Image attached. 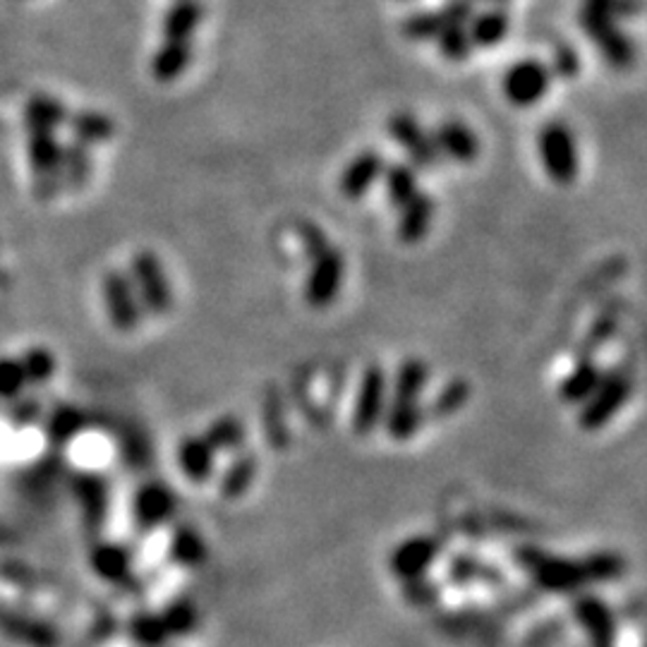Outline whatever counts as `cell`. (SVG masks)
<instances>
[{
    "label": "cell",
    "instance_id": "6da1fadb",
    "mask_svg": "<svg viewBox=\"0 0 647 647\" xmlns=\"http://www.w3.org/2000/svg\"><path fill=\"white\" fill-rule=\"evenodd\" d=\"M513 559L537 590L551 595L581 593L587 585L614 583L626 573V559L617 551H595L585 559H567L537 547H521L513 551Z\"/></svg>",
    "mask_w": 647,
    "mask_h": 647
},
{
    "label": "cell",
    "instance_id": "7a4b0ae2",
    "mask_svg": "<svg viewBox=\"0 0 647 647\" xmlns=\"http://www.w3.org/2000/svg\"><path fill=\"white\" fill-rule=\"evenodd\" d=\"M633 370L626 364H619L617 370L605 372L602 382L597 384L593 396L581 406L578 425L585 432H599L617 418L619 410L626 406L633 394Z\"/></svg>",
    "mask_w": 647,
    "mask_h": 647
},
{
    "label": "cell",
    "instance_id": "3957f363",
    "mask_svg": "<svg viewBox=\"0 0 647 647\" xmlns=\"http://www.w3.org/2000/svg\"><path fill=\"white\" fill-rule=\"evenodd\" d=\"M129 281H133L139 304H142L145 312H149L151 316H163L173 310L171 278L154 252L142 250L133 257Z\"/></svg>",
    "mask_w": 647,
    "mask_h": 647
},
{
    "label": "cell",
    "instance_id": "277c9868",
    "mask_svg": "<svg viewBox=\"0 0 647 647\" xmlns=\"http://www.w3.org/2000/svg\"><path fill=\"white\" fill-rule=\"evenodd\" d=\"M539 159H543L545 173L549 175L551 183L557 185H571L578 178L581 159H578V145H575V137L571 129L551 121L543 129H539Z\"/></svg>",
    "mask_w": 647,
    "mask_h": 647
},
{
    "label": "cell",
    "instance_id": "5b68a950",
    "mask_svg": "<svg viewBox=\"0 0 647 647\" xmlns=\"http://www.w3.org/2000/svg\"><path fill=\"white\" fill-rule=\"evenodd\" d=\"M578 22H581V29L597 46V51L602 53L605 63L609 67L614 70L633 67L638 49H635V43L629 34L617 25V20H611L602 13H597V10L583 5Z\"/></svg>",
    "mask_w": 647,
    "mask_h": 647
},
{
    "label": "cell",
    "instance_id": "8992f818",
    "mask_svg": "<svg viewBox=\"0 0 647 647\" xmlns=\"http://www.w3.org/2000/svg\"><path fill=\"white\" fill-rule=\"evenodd\" d=\"M386 403H388L386 372L384 368H380V364H370V368L362 372L358 384L356 406H352V432L360 434V437L372 434L382 425Z\"/></svg>",
    "mask_w": 647,
    "mask_h": 647
},
{
    "label": "cell",
    "instance_id": "52a82bcc",
    "mask_svg": "<svg viewBox=\"0 0 647 647\" xmlns=\"http://www.w3.org/2000/svg\"><path fill=\"white\" fill-rule=\"evenodd\" d=\"M101 298H103L105 316H109L117 332L123 334L137 332L139 324H142L145 310L142 304H139L135 286L127 274L115 272V269L105 272L101 281Z\"/></svg>",
    "mask_w": 647,
    "mask_h": 647
},
{
    "label": "cell",
    "instance_id": "ba28073f",
    "mask_svg": "<svg viewBox=\"0 0 647 647\" xmlns=\"http://www.w3.org/2000/svg\"><path fill=\"white\" fill-rule=\"evenodd\" d=\"M346 278V257L336 247H326L322 254L312 259V269L308 276V284H304V300H308L314 310H324L332 304L340 286H344Z\"/></svg>",
    "mask_w": 647,
    "mask_h": 647
},
{
    "label": "cell",
    "instance_id": "9c48e42d",
    "mask_svg": "<svg viewBox=\"0 0 647 647\" xmlns=\"http://www.w3.org/2000/svg\"><path fill=\"white\" fill-rule=\"evenodd\" d=\"M551 85V73L543 61H533V58H525V61H518L506 70L503 75V94L509 103L518 105V109H527V105H535L545 99V94Z\"/></svg>",
    "mask_w": 647,
    "mask_h": 647
},
{
    "label": "cell",
    "instance_id": "30bf717a",
    "mask_svg": "<svg viewBox=\"0 0 647 647\" xmlns=\"http://www.w3.org/2000/svg\"><path fill=\"white\" fill-rule=\"evenodd\" d=\"M441 543L432 535H415L403 539L401 545L391 549L388 557V569L398 581H413L420 575H427V571L439 561Z\"/></svg>",
    "mask_w": 647,
    "mask_h": 647
},
{
    "label": "cell",
    "instance_id": "8fae6325",
    "mask_svg": "<svg viewBox=\"0 0 647 647\" xmlns=\"http://www.w3.org/2000/svg\"><path fill=\"white\" fill-rule=\"evenodd\" d=\"M388 135H391L398 147L406 149V154L418 169L427 171L439 163L441 154L437 149V142H434V137L418 123L415 115L394 113L391 121H388Z\"/></svg>",
    "mask_w": 647,
    "mask_h": 647
},
{
    "label": "cell",
    "instance_id": "7c38bea8",
    "mask_svg": "<svg viewBox=\"0 0 647 647\" xmlns=\"http://www.w3.org/2000/svg\"><path fill=\"white\" fill-rule=\"evenodd\" d=\"M73 494L79 503L82 521L89 533H101L109 518L111 509V489L103 475L94 473V470H82L73 475Z\"/></svg>",
    "mask_w": 647,
    "mask_h": 647
},
{
    "label": "cell",
    "instance_id": "4fadbf2b",
    "mask_svg": "<svg viewBox=\"0 0 647 647\" xmlns=\"http://www.w3.org/2000/svg\"><path fill=\"white\" fill-rule=\"evenodd\" d=\"M27 157L37 175V190L55 195L63 183V145L58 142L55 133H27Z\"/></svg>",
    "mask_w": 647,
    "mask_h": 647
},
{
    "label": "cell",
    "instance_id": "5bb4252c",
    "mask_svg": "<svg viewBox=\"0 0 647 647\" xmlns=\"http://www.w3.org/2000/svg\"><path fill=\"white\" fill-rule=\"evenodd\" d=\"M0 633L8 640L25 647H58L61 645V633L49 621L37 619L20 611L10 605L0 602Z\"/></svg>",
    "mask_w": 647,
    "mask_h": 647
},
{
    "label": "cell",
    "instance_id": "9a60e30c",
    "mask_svg": "<svg viewBox=\"0 0 647 647\" xmlns=\"http://www.w3.org/2000/svg\"><path fill=\"white\" fill-rule=\"evenodd\" d=\"M175 509H178L175 492L169 485H163V482H147V485L135 492L133 518L142 533L157 531L159 525L169 523Z\"/></svg>",
    "mask_w": 647,
    "mask_h": 647
},
{
    "label": "cell",
    "instance_id": "2e32d148",
    "mask_svg": "<svg viewBox=\"0 0 647 647\" xmlns=\"http://www.w3.org/2000/svg\"><path fill=\"white\" fill-rule=\"evenodd\" d=\"M573 617L593 647H617V619L607 602L595 595H581L573 602Z\"/></svg>",
    "mask_w": 647,
    "mask_h": 647
},
{
    "label": "cell",
    "instance_id": "e0dca14e",
    "mask_svg": "<svg viewBox=\"0 0 647 647\" xmlns=\"http://www.w3.org/2000/svg\"><path fill=\"white\" fill-rule=\"evenodd\" d=\"M384 166L386 163L380 151L364 149L362 154L352 159L346 166V171L340 173V181H338L340 195L346 199H352V202H356V199H362L370 192V187L382 178Z\"/></svg>",
    "mask_w": 647,
    "mask_h": 647
},
{
    "label": "cell",
    "instance_id": "ac0fdd59",
    "mask_svg": "<svg viewBox=\"0 0 647 647\" xmlns=\"http://www.w3.org/2000/svg\"><path fill=\"white\" fill-rule=\"evenodd\" d=\"M432 137L439 154L456 163H473L480 157L477 135L461 121H444Z\"/></svg>",
    "mask_w": 647,
    "mask_h": 647
},
{
    "label": "cell",
    "instance_id": "d6986e66",
    "mask_svg": "<svg viewBox=\"0 0 647 647\" xmlns=\"http://www.w3.org/2000/svg\"><path fill=\"white\" fill-rule=\"evenodd\" d=\"M602 368H599L597 360L585 356L578 362H575V368L563 376L561 384H559V396L563 403L569 406H583L587 398L593 396V391L597 388V384L602 382Z\"/></svg>",
    "mask_w": 647,
    "mask_h": 647
},
{
    "label": "cell",
    "instance_id": "ffe728a7",
    "mask_svg": "<svg viewBox=\"0 0 647 647\" xmlns=\"http://www.w3.org/2000/svg\"><path fill=\"white\" fill-rule=\"evenodd\" d=\"M432 219H434V199L425 192H418L406 207H401V216H398V226H396L398 240L406 245L422 242L427 238Z\"/></svg>",
    "mask_w": 647,
    "mask_h": 647
},
{
    "label": "cell",
    "instance_id": "44dd1931",
    "mask_svg": "<svg viewBox=\"0 0 647 647\" xmlns=\"http://www.w3.org/2000/svg\"><path fill=\"white\" fill-rule=\"evenodd\" d=\"M89 563L105 583H125L133 578V555L117 543H99L91 549Z\"/></svg>",
    "mask_w": 647,
    "mask_h": 647
},
{
    "label": "cell",
    "instance_id": "7402d4cb",
    "mask_svg": "<svg viewBox=\"0 0 647 647\" xmlns=\"http://www.w3.org/2000/svg\"><path fill=\"white\" fill-rule=\"evenodd\" d=\"M178 465L187 480L204 485L216 470V453L204 437H185L178 446Z\"/></svg>",
    "mask_w": 647,
    "mask_h": 647
},
{
    "label": "cell",
    "instance_id": "603a6c76",
    "mask_svg": "<svg viewBox=\"0 0 647 647\" xmlns=\"http://www.w3.org/2000/svg\"><path fill=\"white\" fill-rule=\"evenodd\" d=\"M446 578H449V583H453L458 587L473 585V583L501 585L506 581L503 571L499 567H494V563H487L485 559L473 557V555L451 557L449 567H446Z\"/></svg>",
    "mask_w": 647,
    "mask_h": 647
},
{
    "label": "cell",
    "instance_id": "cb8c5ba5",
    "mask_svg": "<svg viewBox=\"0 0 647 647\" xmlns=\"http://www.w3.org/2000/svg\"><path fill=\"white\" fill-rule=\"evenodd\" d=\"M427 382H430L427 362L420 358H408L401 368H398L394 384L388 388V401L420 403V396L425 391Z\"/></svg>",
    "mask_w": 647,
    "mask_h": 647
},
{
    "label": "cell",
    "instance_id": "d4e9b609",
    "mask_svg": "<svg viewBox=\"0 0 647 647\" xmlns=\"http://www.w3.org/2000/svg\"><path fill=\"white\" fill-rule=\"evenodd\" d=\"M67 109L49 94H34L25 105V127L27 133H58V127L67 123Z\"/></svg>",
    "mask_w": 647,
    "mask_h": 647
},
{
    "label": "cell",
    "instance_id": "484cf974",
    "mask_svg": "<svg viewBox=\"0 0 647 647\" xmlns=\"http://www.w3.org/2000/svg\"><path fill=\"white\" fill-rule=\"evenodd\" d=\"M202 17L204 8L199 0H175L163 15V41H190Z\"/></svg>",
    "mask_w": 647,
    "mask_h": 647
},
{
    "label": "cell",
    "instance_id": "4316f807",
    "mask_svg": "<svg viewBox=\"0 0 647 647\" xmlns=\"http://www.w3.org/2000/svg\"><path fill=\"white\" fill-rule=\"evenodd\" d=\"M192 41H163L161 49L151 58V73L163 85L178 79L192 63Z\"/></svg>",
    "mask_w": 647,
    "mask_h": 647
},
{
    "label": "cell",
    "instance_id": "83f0119b",
    "mask_svg": "<svg viewBox=\"0 0 647 647\" xmlns=\"http://www.w3.org/2000/svg\"><path fill=\"white\" fill-rule=\"evenodd\" d=\"M425 420H427V413H425V408H422V403L388 401L382 422L388 432V437H391L394 441H408L422 430Z\"/></svg>",
    "mask_w": 647,
    "mask_h": 647
},
{
    "label": "cell",
    "instance_id": "f1b7e54d",
    "mask_svg": "<svg viewBox=\"0 0 647 647\" xmlns=\"http://www.w3.org/2000/svg\"><path fill=\"white\" fill-rule=\"evenodd\" d=\"M169 555L171 559L183 569H197L202 567L209 557V547L204 537L199 535L192 525H178L171 535L169 543Z\"/></svg>",
    "mask_w": 647,
    "mask_h": 647
},
{
    "label": "cell",
    "instance_id": "f546056e",
    "mask_svg": "<svg viewBox=\"0 0 647 647\" xmlns=\"http://www.w3.org/2000/svg\"><path fill=\"white\" fill-rule=\"evenodd\" d=\"M67 125L73 129V139L79 145H103L115 135V123L111 115L99 111H77L67 117Z\"/></svg>",
    "mask_w": 647,
    "mask_h": 647
},
{
    "label": "cell",
    "instance_id": "4dcf8cb0",
    "mask_svg": "<svg viewBox=\"0 0 647 647\" xmlns=\"http://www.w3.org/2000/svg\"><path fill=\"white\" fill-rule=\"evenodd\" d=\"M509 34V15L501 8L485 10V13L470 17L468 37L477 49H494Z\"/></svg>",
    "mask_w": 647,
    "mask_h": 647
},
{
    "label": "cell",
    "instance_id": "1f68e13d",
    "mask_svg": "<svg viewBox=\"0 0 647 647\" xmlns=\"http://www.w3.org/2000/svg\"><path fill=\"white\" fill-rule=\"evenodd\" d=\"M257 470H259V461L257 456L245 451L235 456V461L226 468V473H223L221 482H219V492L223 499H240L242 494L250 492V487L254 485V477H257Z\"/></svg>",
    "mask_w": 647,
    "mask_h": 647
},
{
    "label": "cell",
    "instance_id": "d6a6232c",
    "mask_svg": "<svg viewBox=\"0 0 647 647\" xmlns=\"http://www.w3.org/2000/svg\"><path fill=\"white\" fill-rule=\"evenodd\" d=\"M384 187L388 204L394 209L406 207L410 199H413L420 187H418V173L410 163H391V166H384Z\"/></svg>",
    "mask_w": 647,
    "mask_h": 647
},
{
    "label": "cell",
    "instance_id": "836d02e7",
    "mask_svg": "<svg viewBox=\"0 0 647 647\" xmlns=\"http://www.w3.org/2000/svg\"><path fill=\"white\" fill-rule=\"evenodd\" d=\"M202 437L214 449V453H233L242 449L245 425L235 415H221L211 422Z\"/></svg>",
    "mask_w": 647,
    "mask_h": 647
},
{
    "label": "cell",
    "instance_id": "e575fe53",
    "mask_svg": "<svg viewBox=\"0 0 647 647\" xmlns=\"http://www.w3.org/2000/svg\"><path fill=\"white\" fill-rule=\"evenodd\" d=\"M163 626H166L171 638H187L199 629V611L190 599H173L161 611Z\"/></svg>",
    "mask_w": 647,
    "mask_h": 647
},
{
    "label": "cell",
    "instance_id": "d590c367",
    "mask_svg": "<svg viewBox=\"0 0 647 647\" xmlns=\"http://www.w3.org/2000/svg\"><path fill=\"white\" fill-rule=\"evenodd\" d=\"M129 638H133L139 647H163L169 643V631L163 626L161 614L154 611H137V614L127 623Z\"/></svg>",
    "mask_w": 647,
    "mask_h": 647
},
{
    "label": "cell",
    "instance_id": "8d00e7d4",
    "mask_svg": "<svg viewBox=\"0 0 647 647\" xmlns=\"http://www.w3.org/2000/svg\"><path fill=\"white\" fill-rule=\"evenodd\" d=\"M87 427V418L79 413L77 408H58L55 413L51 415L49 425H46V432H49V439L55 446H65L73 441L77 434Z\"/></svg>",
    "mask_w": 647,
    "mask_h": 647
},
{
    "label": "cell",
    "instance_id": "74e56055",
    "mask_svg": "<svg viewBox=\"0 0 647 647\" xmlns=\"http://www.w3.org/2000/svg\"><path fill=\"white\" fill-rule=\"evenodd\" d=\"M444 17L439 10H420V13L408 15L401 25L403 37L408 41H437V37L444 29Z\"/></svg>",
    "mask_w": 647,
    "mask_h": 647
},
{
    "label": "cell",
    "instance_id": "f35d334b",
    "mask_svg": "<svg viewBox=\"0 0 647 647\" xmlns=\"http://www.w3.org/2000/svg\"><path fill=\"white\" fill-rule=\"evenodd\" d=\"M468 398H470V384L465 380H451L437 394V398H434L430 410H425V413L430 418L446 420V418L456 415L458 410L468 403Z\"/></svg>",
    "mask_w": 647,
    "mask_h": 647
},
{
    "label": "cell",
    "instance_id": "ab89813d",
    "mask_svg": "<svg viewBox=\"0 0 647 647\" xmlns=\"http://www.w3.org/2000/svg\"><path fill=\"white\" fill-rule=\"evenodd\" d=\"M91 173V161L87 154V147L79 142L63 145V163H61V175L63 183L70 187H82L87 183Z\"/></svg>",
    "mask_w": 647,
    "mask_h": 647
},
{
    "label": "cell",
    "instance_id": "60d3db41",
    "mask_svg": "<svg viewBox=\"0 0 647 647\" xmlns=\"http://www.w3.org/2000/svg\"><path fill=\"white\" fill-rule=\"evenodd\" d=\"M22 362V370H25L27 376V384L34 386H41L49 380H53L55 374V356L43 346H34L29 350H25V356L20 358Z\"/></svg>",
    "mask_w": 647,
    "mask_h": 647
},
{
    "label": "cell",
    "instance_id": "b9f144b4",
    "mask_svg": "<svg viewBox=\"0 0 647 647\" xmlns=\"http://www.w3.org/2000/svg\"><path fill=\"white\" fill-rule=\"evenodd\" d=\"M437 43L441 55L451 63H465L475 49L465 27H444L437 37Z\"/></svg>",
    "mask_w": 647,
    "mask_h": 647
},
{
    "label": "cell",
    "instance_id": "7bdbcfd3",
    "mask_svg": "<svg viewBox=\"0 0 647 647\" xmlns=\"http://www.w3.org/2000/svg\"><path fill=\"white\" fill-rule=\"evenodd\" d=\"M444 587L441 583L427 578V575H420L413 581H403V599L413 607H432L441 599Z\"/></svg>",
    "mask_w": 647,
    "mask_h": 647
},
{
    "label": "cell",
    "instance_id": "ee69618b",
    "mask_svg": "<svg viewBox=\"0 0 647 647\" xmlns=\"http://www.w3.org/2000/svg\"><path fill=\"white\" fill-rule=\"evenodd\" d=\"M27 386L25 370H22L20 358L3 356L0 358V398L13 401L22 394V388Z\"/></svg>",
    "mask_w": 647,
    "mask_h": 647
},
{
    "label": "cell",
    "instance_id": "f6af8a7d",
    "mask_svg": "<svg viewBox=\"0 0 647 647\" xmlns=\"http://www.w3.org/2000/svg\"><path fill=\"white\" fill-rule=\"evenodd\" d=\"M551 77H561V79H575L581 73V53L575 51V46L571 43H559L555 53H551V67H549Z\"/></svg>",
    "mask_w": 647,
    "mask_h": 647
},
{
    "label": "cell",
    "instance_id": "bcb514c9",
    "mask_svg": "<svg viewBox=\"0 0 647 647\" xmlns=\"http://www.w3.org/2000/svg\"><path fill=\"white\" fill-rule=\"evenodd\" d=\"M583 5L593 8L611 20H629L640 13V0H585Z\"/></svg>",
    "mask_w": 647,
    "mask_h": 647
},
{
    "label": "cell",
    "instance_id": "7dc6e473",
    "mask_svg": "<svg viewBox=\"0 0 647 647\" xmlns=\"http://www.w3.org/2000/svg\"><path fill=\"white\" fill-rule=\"evenodd\" d=\"M298 238L302 242L304 254L310 257V262L316 254H322L326 247H332V242H328V238H326V233L312 221H300L298 223Z\"/></svg>",
    "mask_w": 647,
    "mask_h": 647
},
{
    "label": "cell",
    "instance_id": "c3c4849f",
    "mask_svg": "<svg viewBox=\"0 0 647 647\" xmlns=\"http://www.w3.org/2000/svg\"><path fill=\"white\" fill-rule=\"evenodd\" d=\"M439 13L446 27H465L473 17V3L470 0H449Z\"/></svg>",
    "mask_w": 647,
    "mask_h": 647
},
{
    "label": "cell",
    "instance_id": "681fc988",
    "mask_svg": "<svg viewBox=\"0 0 647 647\" xmlns=\"http://www.w3.org/2000/svg\"><path fill=\"white\" fill-rule=\"evenodd\" d=\"M617 334V320L614 316H602V320H599L597 324H595V328L590 332V344H595V348L599 346V344H605L607 338H611Z\"/></svg>",
    "mask_w": 647,
    "mask_h": 647
},
{
    "label": "cell",
    "instance_id": "f907efd6",
    "mask_svg": "<svg viewBox=\"0 0 647 647\" xmlns=\"http://www.w3.org/2000/svg\"><path fill=\"white\" fill-rule=\"evenodd\" d=\"M555 629H561L559 621H547V623H543V626H539L531 635V640H527V647H547L551 640H557L559 635H549V631H555Z\"/></svg>",
    "mask_w": 647,
    "mask_h": 647
}]
</instances>
